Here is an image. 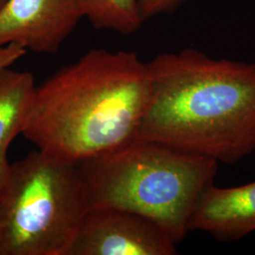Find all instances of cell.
Returning <instances> with one entry per match:
<instances>
[{
    "label": "cell",
    "instance_id": "12",
    "mask_svg": "<svg viewBox=\"0 0 255 255\" xmlns=\"http://www.w3.org/2000/svg\"><path fill=\"white\" fill-rule=\"evenodd\" d=\"M10 165L8 160V152L0 151V191L8 180Z\"/></svg>",
    "mask_w": 255,
    "mask_h": 255
},
{
    "label": "cell",
    "instance_id": "1",
    "mask_svg": "<svg viewBox=\"0 0 255 255\" xmlns=\"http://www.w3.org/2000/svg\"><path fill=\"white\" fill-rule=\"evenodd\" d=\"M146 67L149 98L135 141L227 164L255 152V64L185 48Z\"/></svg>",
    "mask_w": 255,
    "mask_h": 255
},
{
    "label": "cell",
    "instance_id": "4",
    "mask_svg": "<svg viewBox=\"0 0 255 255\" xmlns=\"http://www.w3.org/2000/svg\"><path fill=\"white\" fill-rule=\"evenodd\" d=\"M86 211L77 165L28 153L0 191V255H66Z\"/></svg>",
    "mask_w": 255,
    "mask_h": 255
},
{
    "label": "cell",
    "instance_id": "2",
    "mask_svg": "<svg viewBox=\"0 0 255 255\" xmlns=\"http://www.w3.org/2000/svg\"><path fill=\"white\" fill-rule=\"evenodd\" d=\"M148 98L146 63L137 53L91 49L36 87L23 134L78 165L134 142Z\"/></svg>",
    "mask_w": 255,
    "mask_h": 255
},
{
    "label": "cell",
    "instance_id": "11",
    "mask_svg": "<svg viewBox=\"0 0 255 255\" xmlns=\"http://www.w3.org/2000/svg\"><path fill=\"white\" fill-rule=\"evenodd\" d=\"M26 52L27 50L24 47L15 44L0 46V70L15 64Z\"/></svg>",
    "mask_w": 255,
    "mask_h": 255
},
{
    "label": "cell",
    "instance_id": "13",
    "mask_svg": "<svg viewBox=\"0 0 255 255\" xmlns=\"http://www.w3.org/2000/svg\"><path fill=\"white\" fill-rule=\"evenodd\" d=\"M8 0H0V10L5 6V4L7 3Z\"/></svg>",
    "mask_w": 255,
    "mask_h": 255
},
{
    "label": "cell",
    "instance_id": "7",
    "mask_svg": "<svg viewBox=\"0 0 255 255\" xmlns=\"http://www.w3.org/2000/svg\"><path fill=\"white\" fill-rule=\"evenodd\" d=\"M190 231H202L233 242L255 231V182L222 188L212 182L201 192L189 219Z\"/></svg>",
    "mask_w": 255,
    "mask_h": 255
},
{
    "label": "cell",
    "instance_id": "8",
    "mask_svg": "<svg viewBox=\"0 0 255 255\" xmlns=\"http://www.w3.org/2000/svg\"><path fill=\"white\" fill-rule=\"evenodd\" d=\"M36 85L32 74L9 67L0 70V151L23 133Z\"/></svg>",
    "mask_w": 255,
    "mask_h": 255
},
{
    "label": "cell",
    "instance_id": "3",
    "mask_svg": "<svg viewBox=\"0 0 255 255\" xmlns=\"http://www.w3.org/2000/svg\"><path fill=\"white\" fill-rule=\"evenodd\" d=\"M219 163L154 142L134 141L78 164L89 208L126 210L152 220L178 244Z\"/></svg>",
    "mask_w": 255,
    "mask_h": 255
},
{
    "label": "cell",
    "instance_id": "5",
    "mask_svg": "<svg viewBox=\"0 0 255 255\" xmlns=\"http://www.w3.org/2000/svg\"><path fill=\"white\" fill-rule=\"evenodd\" d=\"M176 245L164 229L141 215L89 208L66 255H174Z\"/></svg>",
    "mask_w": 255,
    "mask_h": 255
},
{
    "label": "cell",
    "instance_id": "10",
    "mask_svg": "<svg viewBox=\"0 0 255 255\" xmlns=\"http://www.w3.org/2000/svg\"><path fill=\"white\" fill-rule=\"evenodd\" d=\"M186 0H137L144 22L160 14L172 13Z\"/></svg>",
    "mask_w": 255,
    "mask_h": 255
},
{
    "label": "cell",
    "instance_id": "9",
    "mask_svg": "<svg viewBox=\"0 0 255 255\" xmlns=\"http://www.w3.org/2000/svg\"><path fill=\"white\" fill-rule=\"evenodd\" d=\"M84 17L97 29L123 35L137 32L144 23L137 0H80Z\"/></svg>",
    "mask_w": 255,
    "mask_h": 255
},
{
    "label": "cell",
    "instance_id": "6",
    "mask_svg": "<svg viewBox=\"0 0 255 255\" xmlns=\"http://www.w3.org/2000/svg\"><path fill=\"white\" fill-rule=\"evenodd\" d=\"M83 17L80 0H8L0 10V46L56 54Z\"/></svg>",
    "mask_w": 255,
    "mask_h": 255
}]
</instances>
